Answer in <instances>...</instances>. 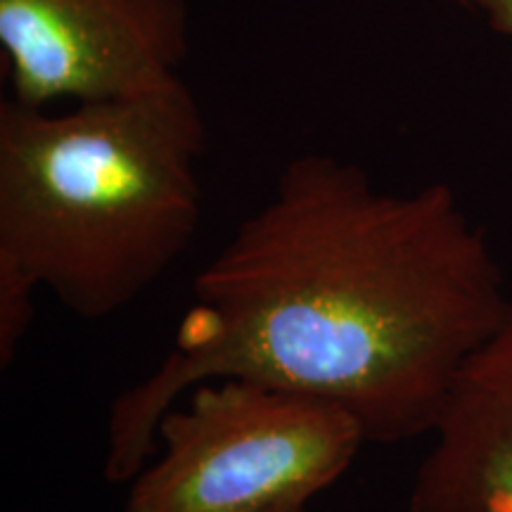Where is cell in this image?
<instances>
[{
	"label": "cell",
	"mask_w": 512,
	"mask_h": 512,
	"mask_svg": "<svg viewBox=\"0 0 512 512\" xmlns=\"http://www.w3.org/2000/svg\"><path fill=\"white\" fill-rule=\"evenodd\" d=\"M510 313L494 247L448 185L399 195L354 162L294 157L195 278L162 361L112 401L105 479L131 482L162 415L223 377L344 408L368 444L430 437Z\"/></svg>",
	"instance_id": "cell-1"
},
{
	"label": "cell",
	"mask_w": 512,
	"mask_h": 512,
	"mask_svg": "<svg viewBox=\"0 0 512 512\" xmlns=\"http://www.w3.org/2000/svg\"><path fill=\"white\" fill-rule=\"evenodd\" d=\"M366 444L354 415L316 396L207 380L162 415L155 453L126 484V512L309 508Z\"/></svg>",
	"instance_id": "cell-3"
},
{
	"label": "cell",
	"mask_w": 512,
	"mask_h": 512,
	"mask_svg": "<svg viewBox=\"0 0 512 512\" xmlns=\"http://www.w3.org/2000/svg\"><path fill=\"white\" fill-rule=\"evenodd\" d=\"M460 5H477V0H456Z\"/></svg>",
	"instance_id": "cell-7"
},
{
	"label": "cell",
	"mask_w": 512,
	"mask_h": 512,
	"mask_svg": "<svg viewBox=\"0 0 512 512\" xmlns=\"http://www.w3.org/2000/svg\"><path fill=\"white\" fill-rule=\"evenodd\" d=\"M408 512H512V313L460 370Z\"/></svg>",
	"instance_id": "cell-5"
},
{
	"label": "cell",
	"mask_w": 512,
	"mask_h": 512,
	"mask_svg": "<svg viewBox=\"0 0 512 512\" xmlns=\"http://www.w3.org/2000/svg\"><path fill=\"white\" fill-rule=\"evenodd\" d=\"M185 0H0V48L10 100L53 102L143 95L181 79Z\"/></svg>",
	"instance_id": "cell-4"
},
{
	"label": "cell",
	"mask_w": 512,
	"mask_h": 512,
	"mask_svg": "<svg viewBox=\"0 0 512 512\" xmlns=\"http://www.w3.org/2000/svg\"><path fill=\"white\" fill-rule=\"evenodd\" d=\"M477 5L489 15L491 27L512 38V0H477Z\"/></svg>",
	"instance_id": "cell-6"
},
{
	"label": "cell",
	"mask_w": 512,
	"mask_h": 512,
	"mask_svg": "<svg viewBox=\"0 0 512 512\" xmlns=\"http://www.w3.org/2000/svg\"><path fill=\"white\" fill-rule=\"evenodd\" d=\"M280 512H311L309 508H292V510H280Z\"/></svg>",
	"instance_id": "cell-8"
},
{
	"label": "cell",
	"mask_w": 512,
	"mask_h": 512,
	"mask_svg": "<svg viewBox=\"0 0 512 512\" xmlns=\"http://www.w3.org/2000/svg\"><path fill=\"white\" fill-rule=\"evenodd\" d=\"M207 121L183 79L53 114L0 102V366L48 290L83 320L124 311L202 223Z\"/></svg>",
	"instance_id": "cell-2"
}]
</instances>
